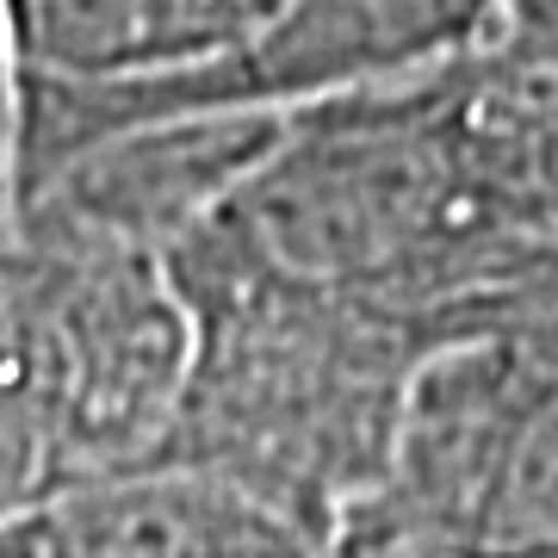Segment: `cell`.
Listing matches in <instances>:
<instances>
[{"label": "cell", "mask_w": 558, "mask_h": 558, "mask_svg": "<svg viewBox=\"0 0 558 558\" xmlns=\"http://www.w3.org/2000/svg\"><path fill=\"white\" fill-rule=\"evenodd\" d=\"M218 223L447 348L558 274V81L502 57L279 119Z\"/></svg>", "instance_id": "6da1fadb"}, {"label": "cell", "mask_w": 558, "mask_h": 558, "mask_svg": "<svg viewBox=\"0 0 558 558\" xmlns=\"http://www.w3.org/2000/svg\"><path fill=\"white\" fill-rule=\"evenodd\" d=\"M168 267L193 317V366L156 465L223 484L329 546L341 515L379 490L435 341L391 311L267 267L218 218Z\"/></svg>", "instance_id": "7a4b0ae2"}, {"label": "cell", "mask_w": 558, "mask_h": 558, "mask_svg": "<svg viewBox=\"0 0 558 558\" xmlns=\"http://www.w3.org/2000/svg\"><path fill=\"white\" fill-rule=\"evenodd\" d=\"M329 546L558 558V274L502 323L422 360L379 490Z\"/></svg>", "instance_id": "3957f363"}, {"label": "cell", "mask_w": 558, "mask_h": 558, "mask_svg": "<svg viewBox=\"0 0 558 558\" xmlns=\"http://www.w3.org/2000/svg\"><path fill=\"white\" fill-rule=\"evenodd\" d=\"M44 373L57 490L149 472L193 366V317L156 248L20 218L7 236Z\"/></svg>", "instance_id": "277c9868"}, {"label": "cell", "mask_w": 558, "mask_h": 558, "mask_svg": "<svg viewBox=\"0 0 558 558\" xmlns=\"http://www.w3.org/2000/svg\"><path fill=\"white\" fill-rule=\"evenodd\" d=\"M502 32V0H279L248 50L193 75L180 87L119 100L106 112L62 124L32 149H20V180L44 161L69 156L75 143L119 131L143 119H180V112H304V106L354 100V94H385L403 81H422L435 69L490 50Z\"/></svg>", "instance_id": "5b68a950"}, {"label": "cell", "mask_w": 558, "mask_h": 558, "mask_svg": "<svg viewBox=\"0 0 558 558\" xmlns=\"http://www.w3.org/2000/svg\"><path fill=\"white\" fill-rule=\"evenodd\" d=\"M279 0H7L20 57V149L62 124L211 75Z\"/></svg>", "instance_id": "8992f818"}, {"label": "cell", "mask_w": 558, "mask_h": 558, "mask_svg": "<svg viewBox=\"0 0 558 558\" xmlns=\"http://www.w3.org/2000/svg\"><path fill=\"white\" fill-rule=\"evenodd\" d=\"M274 137L279 119L267 112H180V119L119 124L32 168L20 180V218L75 223L174 255L199 223L230 205V193L274 149Z\"/></svg>", "instance_id": "52a82bcc"}, {"label": "cell", "mask_w": 558, "mask_h": 558, "mask_svg": "<svg viewBox=\"0 0 558 558\" xmlns=\"http://www.w3.org/2000/svg\"><path fill=\"white\" fill-rule=\"evenodd\" d=\"M57 497V447L44 410V373L25 323L20 274L0 242V527Z\"/></svg>", "instance_id": "ba28073f"}, {"label": "cell", "mask_w": 558, "mask_h": 558, "mask_svg": "<svg viewBox=\"0 0 558 558\" xmlns=\"http://www.w3.org/2000/svg\"><path fill=\"white\" fill-rule=\"evenodd\" d=\"M13 218H20V57L0 0V242L13 236Z\"/></svg>", "instance_id": "9c48e42d"}, {"label": "cell", "mask_w": 558, "mask_h": 558, "mask_svg": "<svg viewBox=\"0 0 558 558\" xmlns=\"http://www.w3.org/2000/svg\"><path fill=\"white\" fill-rule=\"evenodd\" d=\"M497 50L558 81V0H502Z\"/></svg>", "instance_id": "30bf717a"}, {"label": "cell", "mask_w": 558, "mask_h": 558, "mask_svg": "<svg viewBox=\"0 0 558 558\" xmlns=\"http://www.w3.org/2000/svg\"><path fill=\"white\" fill-rule=\"evenodd\" d=\"M323 558H422V553H398V546H329Z\"/></svg>", "instance_id": "8fae6325"}]
</instances>
